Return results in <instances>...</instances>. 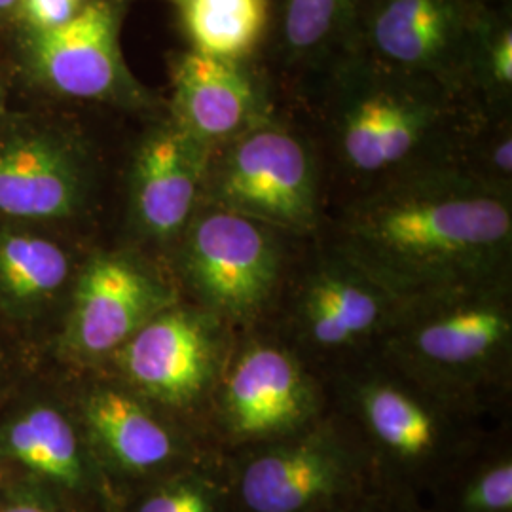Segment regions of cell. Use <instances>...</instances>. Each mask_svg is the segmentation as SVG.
<instances>
[{"label":"cell","mask_w":512,"mask_h":512,"mask_svg":"<svg viewBox=\"0 0 512 512\" xmlns=\"http://www.w3.org/2000/svg\"><path fill=\"white\" fill-rule=\"evenodd\" d=\"M302 241L202 202L165 266L183 300L249 332L268 325Z\"/></svg>","instance_id":"obj_6"},{"label":"cell","mask_w":512,"mask_h":512,"mask_svg":"<svg viewBox=\"0 0 512 512\" xmlns=\"http://www.w3.org/2000/svg\"><path fill=\"white\" fill-rule=\"evenodd\" d=\"M224 459L232 512H332L374 490L365 454L334 410L296 435Z\"/></svg>","instance_id":"obj_8"},{"label":"cell","mask_w":512,"mask_h":512,"mask_svg":"<svg viewBox=\"0 0 512 512\" xmlns=\"http://www.w3.org/2000/svg\"><path fill=\"white\" fill-rule=\"evenodd\" d=\"M19 2L21 0H0V21L16 16L18 14Z\"/></svg>","instance_id":"obj_28"},{"label":"cell","mask_w":512,"mask_h":512,"mask_svg":"<svg viewBox=\"0 0 512 512\" xmlns=\"http://www.w3.org/2000/svg\"><path fill=\"white\" fill-rule=\"evenodd\" d=\"M512 88V27L509 16L495 10L486 33L482 38L476 90L488 93V97H505Z\"/></svg>","instance_id":"obj_24"},{"label":"cell","mask_w":512,"mask_h":512,"mask_svg":"<svg viewBox=\"0 0 512 512\" xmlns=\"http://www.w3.org/2000/svg\"><path fill=\"white\" fill-rule=\"evenodd\" d=\"M401 306L317 234L300 243L264 329L327 380L382 348Z\"/></svg>","instance_id":"obj_5"},{"label":"cell","mask_w":512,"mask_h":512,"mask_svg":"<svg viewBox=\"0 0 512 512\" xmlns=\"http://www.w3.org/2000/svg\"><path fill=\"white\" fill-rule=\"evenodd\" d=\"M330 410L365 454L374 488L423 505L488 429L475 412L442 397L380 351L327 380Z\"/></svg>","instance_id":"obj_2"},{"label":"cell","mask_w":512,"mask_h":512,"mask_svg":"<svg viewBox=\"0 0 512 512\" xmlns=\"http://www.w3.org/2000/svg\"><path fill=\"white\" fill-rule=\"evenodd\" d=\"M67 399L118 507L213 450L183 421L103 370L74 372Z\"/></svg>","instance_id":"obj_10"},{"label":"cell","mask_w":512,"mask_h":512,"mask_svg":"<svg viewBox=\"0 0 512 512\" xmlns=\"http://www.w3.org/2000/svg\"><path fill=\"white\" fill-rule=\"evenodd\" d=\"M97 190L86 141L46 120L0 122V222L65 226L88 215Z\"/></svg>","instance_id":"obj_14"},{"label":"cell","mask_w":512,"mask_h":512,"mask_svg":"<svg viewBox=\"0 0 512 512\" xmlns=\"http://www.w3.org/2000/svg\"><path fill=\"white\" fill-rule=\"evenodd\" d=\"M179 300L164 262L131 245L93 249L82 256L59 317L55 353L74 372L95 370Z\"/></svg>","instance_id":"obj_13"},{"label":"cell","mask_w":512,"mask_h":512,"mask_svg":"<svg viewBox=\"0 0 512 512\" xmlns=\"http://www.w3.org/2000/svg\"><path fill=\"white\" fill-rule=\"evenodd\" d=\"M494 12L476 0H363L346 55L459 97L476 90L480 46Z\"/></svg>","instance_id":"obj_12"},{"label":"cell","mask_w":512,"mask_h":512,"mask_svg":"<svg viewBox=\"0 0 512 512\" xmlns=\"http://www.w3.org/2000/svg\"><path fill=\"white\" fill-rule=\"evenodd\" d=\"M272 120L251 73L238 63L190 50L173 65L171 122L219 148Z\"/></svg>","instance_id":"obj_18"},{"label":"cell","mask_w":512,"mask_h":512,"mask_svg":"<svg viewBox=\"0 0 512 512\" xmlns=\"http://www.w3.org/2000/svg\"><path fill=\"white\" fill-rule=\"evenodd\" d=\"M181 8L192 50L226 61L253 54L270 23V0H184Z\"/></svg>","instance_id":"obj_21"},{"label":"cell","mask_w":512,"mask_h":512,"mask_svg":"<svg viewBox=\"0 0 512 512\" xmlns=\"http://www.w3.org/2000/svg\"><path fill=\"white\" fill-rule=\"evenodd\" d=\"M124 512H232L226 459L219 452L129 495Z\"/></svg>","instance_id":"obj_23"},{"label":"cell","mask_w":512,"mask_h":512,"mask_svg":"<svg viewBox=\"0 0 512 512\" xmlns=\"http://www.w3.org/2000/svg\"><path fill=\"white\" fill-rule=\"evenodd\" d=\"M342 59L329 147L332 169L353 190L349 198L410 171L448 164L469 120L456 107L458 95L355 55Z\"/></svg>","instance_id":"obj_3"},{"label":"cell","mask_w":512,"mask_h":512,"mask_svg":"<svg viewBox=\"0 0 512 512\" xmlns=\"http://www.w3.org/2000/svg\"><path fill=\"white\" fill-rule=\"evenodd\" d=\"M332 512H427L423 505H410L391 495L382 494L376 488L349 501L348 505Z\"/></svg>","instance_id":"obj_26"},{"label":"cell","mask_w":512,"mask_h":512,"mask_svg":"<svg viewBox=\"0 0 512 512\" xmlns=\"http://www.w3.org/2000/svg\"><path fill=\"white\" fill-rule=\"evenodd\" d=\"M236 336L217 315L181 298L95 370L128 385L205 442L207 410Z\"/></svg>","instance_id":"obj_11"},{"label":"cell","mask_w":512,"mask_h":512,"mask_svg":"<svg viewBox=\"0 0 512 512\" xmlns=\"http://www.w3.org/2000/svg\"><path fill=\"white\" fill-rule=\"evenodd\" d=\"M4 120V90H2V84H0V122Z\"/></svg>","instance_id":"obj_30"},{"label":"cell","mask_w":512,"mask_h":512,"mask_svg":"<svg viewBox=\"0 0 512 512\" xmlns=\"http://www.w3.org/2000/svg\"><path fill=\"white\" fill-rule=\"evenodd\" d=\"M476 2H480L484 6H490V8H495L499 2H505V0H476Z\"/></svg>","instance_id":"obj_31"},{"label":"cell","mask_w":512,"mask_h":512,"mask_svg":"<svg viewBox=\"0 0 512 512\" xmlns=\"http://www.w3.org/2000/svg\"><path fill=\"white\" fill-rule=\"evenodd\" d=\"M378 351L480 418L505 410L512 397V279L403 302Z\"/></svg>","instance_id":"obj_4"},{"label":"cell","mask_w":512,"mask_h":512,"mask_svg":"<svg viewBox=\"0 0 512 512\" xmlns=\"http://www.w3.org/2000/svg\"><path fill=\"white\" fill-rule=\"evenodd\" d=\"M321 238L401 302L512 279V198L431 165L342 205Z\"/></svg>","instance_id":"obj_1"},{"label":"cell","mask_w":512,"mask_h":512,"mask_svg":"<svg viewBox=\"0 0 512 512\" xmlns=\"http://www.w3.org/2000/svg\"><path fill=\"white\" fill-rule=\"evenodd\" d=\"M120 0H90L71 21L27 33L25 61L29 73L48 92L92 101L139 95L122 50Z\"/></svg>","instance_id":"obj_17"},{"label":"cell","mask_w":512,"mask_h":512,"mask_svg":"<svg viewBox=\"0 0 512 512\" xmlns=\"http://www.w3.org/2000/svg\"><path fill=\"white\" fill-rule=\"evenodd\" d=\"M202 202L313 238L325 224L321 156L306 137L268 120L211 152Z\"/></svg>","instance_id":"obj_9"},{"label":"cell","mask_w":512,"mask_h":512,"mask_svg":"<svg viewBox=\"0 0 512 512\" xmlns=\"http://www.w3.org/2000/svg\"><path fill=\"white\" fill-rule=\"evenodd\" d=\"M82 256L44 228L0 222V317L23 329L61 317Z\"/></svg>","instance_id":"obj_19"},{"label":"cell","mask_w":512,"mask_h":512,"mask_svg":"<svg viewBox=\"0 0 512 512\" xmlns=\"http://www.w3.org/2000/svg\"><path fill=\"white\" fill-rule=\"evenodd\" d=\"M213 148L171 120L135 148L128 175V222L135 249L164 262L198 207Z\"/></svg>","instance_id":"obj_15"},{"label":"cell","mask_w":512,"mask_h":512,"mask_svg":"<svg viewBox=\"0 0 512 512\" xmlns=\"http://www.w3.org/2000/svg\"><path fill=\"white\" fill-rule=\"evenodd\" d=\"M427 512H512L509 425L486 431L425 501Z\"/></svg>","instance_id":"obj_20"},{"label":"cell","mask_w":512,"mask_h":512,"mask_svg":"<svg viewBox=\"0 0 512 512\" xmlns=\"http://www.w3.org/2000/svg\"><path fill=\"white\" fill-rule=\"evenodd\" d=\"M363 0H285L281 44L296 59L348 54Z\"/></svg>","instance_id":"obj_22"},{"label":"cell","mask_w":512,"mask_h":512,"mask_svg":"<svg viewBox=\"0 0 512 512\" xmlns=\"http://www.w3.org/2000/svg\"><path fill=\"white\" fill-rule=\"evenodd\" d=\"M0 459L63 495L120 509L67 395L25 391L0 403Z\"/></svg>","instance_id":"obj_16"},{"label":"cell","mask_w":512,"mask_h":512,"mask_svg":"<svg viewBox=\"0 0 512 512\" xmlns=\"http://www.w3.org/2000/svg\"><path fill=\"white\" fill-rule=\"evenodd\" d=\"M173 2H177V4H179V6H181V4H183L184 0H173Z\"/></svg>","instance_id":"obj_32"},{"label":"cell","mask_w":512,"mask_h":512,"mask_svg":"<svg viewBox=\"0 0 512 512\" xmlns=\"http://www.w3.org/2000/svg\"><path fill=\"white\" fill-rule=\"evenodd\" d=\"M90 0H21L16 18L21 19L27 33H44L71 19Z\"/></svg>","instance_id":"obj_25"},{"label":"cell","mask_w":512,"mask_h":512,"mask_svg":"<svg viewBox=\"0 0 512 512\" xmlns=\"http://www.w3.org/2000/svg\"><path fill=\"white\" fill-rule=\"evenodd\" d=\"M327 382L270 330L238 332L203 439L222 456L287 439L329 414Z\"/></svg>","instance_id":"obj_7"},{"label":"cell","mask_w":512,"mask_h":512,"mask_svg":"<svg viewBox=\"0 0 512 512\" xmlns=\"http://www.w3.org/2000/svg\"><path fill=\"white\" fill-rule=\"evenodd\" d=\"M0 512H73L59 505L54 497L33 492V490H18L16 494L8 495L0 503Z\"/></svg>","instance_id":"obj_27"},{"label":"cell","mask_w":512,"mask_h":512,"mask_svg":"<svg viewBox=\"0 0 512 512\" xmlns=\"http://www.w3.org/2000/svg\"><path fill=\"white\" fill-rule=\"evenodd\" d=\"M6 380H8V368H6L4 355L0 353V397H2L4 391H6Z\"/></svg>","instance_id":"obj_29"}]
</instances>
